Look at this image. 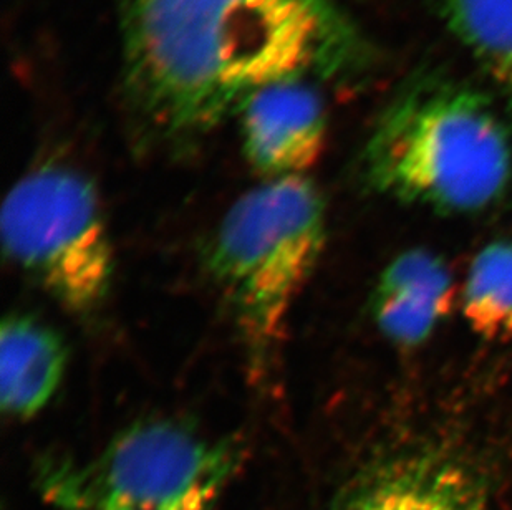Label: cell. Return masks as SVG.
Segmentation results:
<instances>
[{
    "instance_id": "1",
    "label": "cell",
    "mask_w": 512,
    "mask_h": 510,
    "mask_svg": "<svg viewBox=\"0 0 512 510\" xmlns=\"http://www.w3.org/2000/svg\"><path fill=\"white\" fill-rule=\"evenodd\" d=\"M123 57L133 111L179 140L277 83L358 72L370 50L332 0H133Z\"/></svg>"
},
{
    "instance_id": "4",
    "label": "cell",
    "mask_w": 512,
    "mask_h": 510,
    "mask_svg": "<svg viewBox=\"0 0 512 510\" xmlns=\"http://www.w3.org/2000/svg\"><path fill=\"white\" fill-rule=\"evenodd\" d=\"M241 459L234 441L150 419L87 461L47 462L40 491L57 510H214Z\"/></svg>"
},
{
    "instance_id": "7",
    "label": "cell",
    "mask_w": 512,
    "mask_h": 510,
    "mask_svg": "<svg viewBox=\"0 0 512 510\" xmlns=\"http://www.w3.org/2000/svg\"><path fill=\"white\" fill-rule=\"evenodd\" d=\"M329 510H489V499L466 467L418 456L365 472Z\"/></svg>"
},
{
    "instance_id": "10",
    "label": "cell",
    "mask_w": 512,
    "mask_h": 510,
    "mask_svg": "<svg viewBox=\"0 0 512 510\" xmlns=\"http://www.w3.org/2000/svg\"><path fill=\"white\" fill-rule=\"evenodd\" d=\"M441 15L512 105V0H441Z\"/></svg>"
},
{
    "instance_id": "3",
    "label": "cell",
    "mask_w": 512,
    "mask_h": 510,
    "mask_svg": "<svg viewBox=\"0 0 512 510\" xmlns=\"http://www.w3.org/2000/svg\"><path fill=\"white\" fill-rule=\"evenodd\" d=\"M325 242V201L307 176L266 179L224 214L206 262L252 357L281 342Z\"/></svg>"
},
{
    "instance_id": "11",
    "label": "cell",
    "mask_w": 512,
    "mask_h": 510,
    "mask_svg": "<svg viewBox=\"0 0 512 510\" xmlns=\"http://www.w3.org/2000/svg\"><path fill=\"white\" fill-rule=\"evenodd\" d=\"M463 315L479 337L512 340V241L491 242L469 265Z\"/></svg>"
},
{
    "instance_id": "5",
    "label": "cell",
    "mask_w": 512,
    "mask_h": 510,
    "mask_svg": "<svg viewBox=\"0 0 512 510\" xmlns=\"http://www.w3.org/2000/svg\"><path fill=\"white\" fill-rule=\"evenodd\" d=\"M0 231L12 264L67 310L92 312L107 299L115 251L87 174L62 163L30 169L5 198Z\"/></svg>"
},
{
    "instance_id": "2",
    "label": "cell",
    "mask_w": 512,
    "mask_h": 510,
    "mask_svg": "<svg viewBox=\"0 0 512 510\" xmlns=\"http://www.w3.org/2000/svg\"><path fill=\"white\" fill-rule=\"evenodd\" d=\"M362 163L368 184L388 198L473 214L509 188L511 136L483 93L431 75L405 85L385 106Z\"/></svg>"
},
{
    "instance_id": "9",
    "label": "cell",
    "mask_w": 512,
    "mask_h": 510,
    "mask_svg": "<svg viewBox=\"0 0 512 510\" xmlns=\"http://www.w3.org/2000/svg\"><path fill=\"white\" fill-rule=\"evenodd\" d=\"M67 370L62 337L37 318L12 313L0 330V405L7 416L30 419L54 400Z\"/></svg>"
},
{
    "instance_id": "6",
    "label": "cell",
    "mask_w": 512,
    "mask_h": 510,
    "mask_svg": "<svg viewBox=\"0 0 512 510\" xmlns=\"http://www.w3.org/2000/svg\"><path fill=\"white\" fill-rule=\"evenodd\" d=\"M239 115L246 158L266 179L305 176L324 151L327 115L310 82L264 88Z\"/></svg>"
},
{
    "instance_id": "8",
    "label": "cell",
    "mask_w": 512,
    "mask_h": 510,
    "mask_svg": "<svg viewBox=\"0 0 512 510\" xmlns=\"http://www.w3.org/2000/svg\"><path fill=\"white\" fill-rule=\"evenodd\" d=\"M453 279L448 265L425 249H410L385 267L372 295L380 332L398 347L413 348L435 333L450 313Z\"/></svg>"
}]
</instances>
